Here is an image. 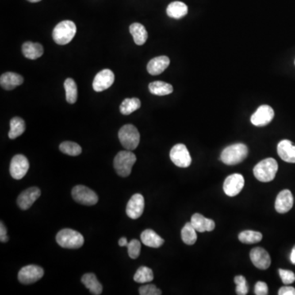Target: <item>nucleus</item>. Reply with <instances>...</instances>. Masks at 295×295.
Segmentation results:
<instances>
[{
    "instance_id": "nucleus-1",
    "label": "nucleus",
    "mask_w": 295,
    "mask_h": 295,
    "mask_svg": "<svg viewBox=\"0 0 295 295\" xmlns=\"http://www.w3.org/2000/svg\"><path fill=\"white\" fill-rule=\"evenodd\" d=\"M248 153L249 150L244 143H234L223 150L220 154V160L229 166L239 164L247 158Z\"/></svg>"
},
{
    "instance_id": "nucleus-2",
    "label": "nucleus",
    "mask_w": 295,
    "mask_h": 295,
    "mask_svg": "<svg viewBox=\"0 0 295 295\" xmlns=\"http://www.w3.org/2000/svg\"><path fill=\"white\" fill-rule=\"evenodd\" d=\"M278 170V163L274 158H269L258 162L254 166V177L261 182L273 181Z\"/></svg>"
},
{
    "instance_id": "nucleus-3",
    "label": "nucleus",
    "mask_w": 295,
    "mask_h": 295,
    "mask_svg": "<svg viewBox=\"0 0 295 295\" xmlns=\"http://www.w3.org/2000/svg\"><path fill=\"white\" fill-rule=\"evenodd\" d=\"M77 33V26L72 21H61L54 27L53 39L55 43L60 45H65L72 40Z\"/></svg>"
},
{
    "instance_id": "nucleus-4",
    "label": "nucleus",
    "mask_w": 295,
    "mask_h": 295,
    "mask_svg": "<svg viewBox=\"0 0 295 295\" xmlns=\"http://www.w3.org/2000/svg\"><path fill=\"white\" fill-rule=\"evenodd\" d=\"M56 241L62 248L77 250L83 245L85 239L83 235L78 231L71 229H63L58 233Z\"/></svg>"
},
{
    "instance_id": "nucleus-5",
    "label": "nucleus",
    "mask_w": 295,
    "mask_h": 295,
    "mask_svg": "<svg viewBox=\"0 0 295 295\" xmlns=\"http://www.w3.org/2000/svg\"><path fill=\"white\" fill-rule=\"evenodd\" d=\"M135 162L136 156L135 154L130 150L121 151L116 154L113 161L115 170L120 177H129Z\"/></svg>"
},
{
    "instance_id": "nucleus-6",
    "label": "nucleus",
    "mask_w": 295,
    "mask_h": 295,
    "mask_svg": "<svg viewBox=\"0 0 295 295\" xmlns=\"http://www.w3.org/2000/svg\"><path fill=\"white\" fill-rule=\"evenodd\" d=\"M118 137L121 145L130 151L135 150L139 145L140 140L139 131L131 124H127L121 127L118 132Z\"/></svg>"
},
{
    "instance_id": "nucleus-7",
    "label": "nucleus",
    "mask_w": 295,
    "mask_h": 295,
    "mask_svg": "<svg viewBox=\"0 0 295 295\" xmlns=\"http://www.w3.org/2000/svg\"><path fill=\"white\" fill-rule=\"evenodd\" d=\"M71 194H72L73 200L82 205H95L99 201L98 195L96 194L95 192L85 185L75 186L72 189Z\"/></svg>"
},
{
    "instance_id": "nucleus-8",
    "label": "nucleus",
    "mask_w": 295,
    "mask_h": 295,
    "mask_svg": "<svg viewBox=\"0 0 295 295\" xmlns=\"http://www.w3.org/2000/svg\"><path fill=\"white\" fill-rule=\"evenodd\" d=\"M170 158L176 166L182 168L190 166L192 162L189 150L183 143H177L173 146L170 150Z\"/></svg>"
},
{
    "instance_id": "nucleus-9",
    "label": "nucleus",
    "mask_w": 295,
    "mask_h": 295,
    "mask_svg": "<svg viewBox=\"0 0 295 295\" xmlns=\"http://www.w3.org/2000/svg\"><path fill=\"white\" fill-rule=\"evenodd\" d=\"M44 270L36 265L24 266L18 273V280L23 285H31L44 277Z\"/></svg>"
},
{
    "instance_id": "nucleus-10",
    "label": "nucleus",
    "mask_w": 295,
    "mask_h": 295,
    "mask_svg": "<svg viewBox=\"0 0 295 295\" xmlns=\"http://www.w3.org/2000/svg\"><path fill=\"white\" fill-rule=\"evenodd\" d=\"M29 167L28 159L22 154H17L11 161L9 171L12 177L15 180H21L25 177L29 170Z\"/></svg>"
},
{
    "instance_id": "nucleus-11",
    "label": "nucleus",
    "mask_w": 295,
    "mask_h": 295,
    "mask_svg": "<svg viewBox=\"0 0 295 295\" xmlns=\"http://www.w3.org/2000/svg\"><path fill=\"white\" fill-rule=\"evenodd\" d=\"M244 186V178L241 174H231L225 180L223 189L227 195L234 197L239 194Z\"/></svg>"
},
{
    "instance_id": "nucleus-12",
    "label": "nucleus",
    "mask_w": 295,
    "mask_h": 295,
    "mask_svg": "<svg viewBox=\"0 0 295 295\" xmlns=\"http://www.w3.org/2000/svg\"><path fill=\"white\" fill-rule=\"evenodd\" d=\"M273 108L269 105H262L251 116V122L256 127H265L268 125L274 118Z\"/></svg>"
},
{
    "instance_id": "nucleus-13",
    "label": "nucleus",
    "mask_w": 295,
    "mask_h": 295,
    "mask_svg": "<svg viewBox=\"0 0 295 295\" xmlns=\"http://www.w3.org/2000/svg\"><path fill=\"white\" fill-rule=\"evenodd\" d=\"M115 75L109 69H104L95 76L93 81V89L96 92H102L114 83Z\"/></svg>"
},
{
    "instance_id": "nucleus-14",
    "label": "nucleus",
    "mask_w": 295,
    "mask_h": 295,
    "mask_svg": "<svg viewBox=\"0 0 295 295\" xmlns=\"http://www.w3.org/2000/svg\"><path fill=\"white\" fill-rule=\"evenodd\" d=\"M40 195L41 191L38 187L27 189L17 198V205L22 210H27L33 205L34 203L40 198Z\"/></svg>"
},
{
    "instance_id": "nucleus-15",
    "label": "nucleus",
    "mask_w": 295,
    "mask_h": 295,
    "mask_svg": "<svg viewBox=\"0 0 295 295\" xmlns=\"http://www.w3.org/2000/svg\"><path fill=\"white\" fill-rule=\"evenodd\" d=\"M144 209V199L140 193H135L128 202L127 206V215L130 218L138 219L142 216Z\"/></svg>"
},
{
    "instance_id": "nucleus-16",
    "label": "nucleus",
    "mask_w": 295,
    "mask_h": 295,
    "mask_svg": "<svg viewBox=\"0 0 295 295\" xmlns=\"http://www.w3.org/2000/svg\"><path fill=\"white\" fill-rule=\"evenodd\" d=\"M250 259L254 266L260 270H266L271 266L270 255L262 248H254L250 252Z\"/></svg>"
},
{
    "instance_id": "nucleus-17",
    "label": "nucleus",
    "mask_w": 295,
    "mask_h": 295,
    "mask_svg": "<svg viewBox=\"0 0 295 295\" xmlns=\"http://www.w3.org/2000/svg\"><path fill=\"white\" fill-rule=\"evenodd\" d=\"M293 205V198L290 190L284 189L277 195L275 208L279 213H286Z\"/></svg>"
},
{
    "instance_id": "nucleus-18",
    "label": "nucleus",
    "mask_w": 295,
    "mask_h": 295,
    "mask_svg": "<svg viewBox=\"0 0 295 295\" xmlns=\"http://www.w3.org/2000/svg\"><path fill=\"white\" fill-rule=\"evenodd\" d=\"M277 153L283 161L295 163V144L290 140H281L277 146Z\"/></svg>"
},
{
    "instance_id": "nucleus-19",
    "label": "nucleus",
    "mask_w": 295,
    "mask_h": 295,
    "mask_svg": "<svg viewBox=\"0 0 295 295\" xmlns=\"http://www.w3.org/2000/svg\"><path fill=\"white\" fill-rule=\"evenodd\" d=\"M170 65L168 57L159 56L153 58L147 65V71L150 75L158 76L166 70Z\"/></svg>"
},
{
    "instance_id": "nucleus-20",
    "label": "nucleus",
    "mask_w": 295,
    "mask_h": 295,
    "mask_svg": "<svg viewBox=\"0 0 295 295\" xmlns=\"http://www.w3.org/2000/svg\"><path fill=\"white\" fill-rule=\"evenodd\" d=\"M190 223L193 227L195 228L198 232H206V231H212L215 229L214 220L212 219L206 218L205 216L200 213H194L192 216Z\"/></svg>"
},
{
    "instance_id": "nucleus-21",
    "label": "nucleus",
    "mask_w": 295,
    "mask_h": 295,
    "mask_svg": "<svg viewBox=\"0 0 295 295\" xmlns=\"http://www.w3.org/2000/svg\"><path fill=\"white\" fill-rule=\"evenodd\" d=\"M23 81H24L23 77L17 73H4L0 77V85L3 89L6 90H13L19 85H21Z\"/></svg>"
},
{
    "instance_id": "nucleus-22",
    "label": "nucleus",
    "mask_w": 295,
    "mask_h": 295,
    "mask_svg": "<svg viewBox=\"0 0 295 295\" xmlns=\"http://www.w3.org/2000/svg\"><path fill=\"white\" fill-rule=\"evenodd\" d=\"M142 243L150 248H159L164 243V239L150 229L143 231L140 235Z\"/></svg>"
},
{
    "instance_id": "nucleus-23",
    "label": "nucleus",
    "mask_w": 295,
    "mask_h": 295,
    "mask_svg": "<svg viewBox=\"0 0 295 295\" xmlns=\"http://www.w3.org/2000/svg\"><path fill=\"white\" fill-rule=\"evenodd\" d=\"M22 54L24 56L31 60H35L44 54V48L43 46L38 43H32V42H26L22 45Z\"/></svg>"
},
{
    "instance_id": "nucleus-24",
    "label": "nucleus",
    "mask_w": 295,
    "mask_h": 295,
    "mask_svg": "<svg viewBox=\"0 0 295 295\" xmlns=\"http://www.w3.org/2000/svg\"><path fill=\"white\" fill-rule=\"evenodd\" d=\"M81 282L94 295H100L102 293L103 286L100 284L95 275L93 273H86L81 278Z\"/></svg>"
},
{
    "instance_id": "nucleus-25",
    "label": "nucleus",
    "mask_w": 295,
    "mask_h": 295,
    "mask_svg": "<svg viewBox=\"0 0 295 295\" xmlns=\"http://www.w3.org/2000/svg\"><path fill=\"white\" fill-rule=\"evenodd\" d=\"M166 13L168 15V17L171 18H182L188 13L187 5L180 1L170 3L166 9Z\"/></svg>"
},
{
    "instance_id": "nucleus-26",
    "label": "nucleus",
    "mask_w": 295,
    "mask_h": 295,
    "mask_svg": "<svg viewBox=\"0 0 295 295\" xmlns=\"http://www.w3.org/2000/svg\"><path fill=\"white\" fill-rule=\"evenodd\" d=\"M130 32L133 36L134 41L137 45H143L148 39V32L145 27L140 23H133L130 27Z\"/></svg>"
},
{
    "instance_id": "nucleus-27",
    "label": "nucleus",
    "mask_w": 295,
    "mask_h": 295,
    "mask_svg": "<svg viewBox=\"0 0 295 295\" xmlns=\"http://www.w3.org/2000/svg\"><path fill=\"white\" fill-rule=\"evenodd\" d=\"M149 90L154 95L164 96L171 94L173 92V85L164 81H154L149 85Z\"/></svg>"
},
{
    "instance_id": "nucleus-28",
    "label": "nucleus",
    "mask_w": 295,
    "mask_h": 295,
    "mask_svg": "<svg viewBox=\"0 0 295 295\" xmlns=\"http://www.w3.org/2000/svg\"><path fill=\"white\" fill-rule=\"evenodd\" d=\"M25 121L21 117L16 116L13 117L10 121V131L9 132V137L11 139H14L19 137L25 132Z\"/></svg>"
},
{
    "instance_id": "nucleus-29",
    "label": "nucleus",
    "mask_w": 295,
    "mask_h": 295,
    "mask_svg": "<svg viewBox=\"0 0 295 295\" xmlns=\"http://www.w3.org/2000/svg\"><path fill=\"white\" fill-rule=\"evenodd\" d=\"M197 231L191 223H188L181 230V239L188 245H193L197 241Z\"/></svg>"
},
{
    "instance_id": "nucleus-30",
    "label": "nucleus",
    "mask_w": 295,
    "mask_h": 295,
    "mask_svg": "<svg viewBox=\"0 0 295 295\" xmlns=\"http://www.w3.org/2000/svg\"><path fill=\"white\" fill-rule=\"evenodd\" d=\"M141 107V102L137 98L126 99L120 106V112L123 115H130Z\"/></svg>"
},
{
    "instance_id": "nucleus-31",
    "label": "nucleus",
    "mask_w": 295,
    "mask_h": 295,
    "mask_svg": "<svg viewBox=\"0 0 295 295\" xmlns=\"http://www.w3.org/2000/svg\"><path fill=\"white\" fill-rule=\"evenodd\" d=\"M64 88L67 103L75 104L77 100V86L75 81L71 78H67L64 82Z\"/></svg>"
},
{
    "instance_id": "nucleus-32",
    "label": "nucleus",
    "mask_w": 295,
    "mask_h": 295,
    "mask_svg": "<svg viewBox=\"0 0 295 295\" xmlns=\"http://www.w3.org/2000/svg\"><path fill=\"white\" fill-rule=\"evenodd\" d=\"M153 280H154V273L152 269L147 266H140L134 276V281L140 284L151 282Z\"/></svg>"
},
{
    "instance_id": "nucleus-33",
    "label": "nucleus",
    "mask_w": 295,
    "mask_h": 295,
    "mask_svg": "<svg viewBox=\"0 0 295 295\" xmlns=\"http://www.w3.org/2000/svg\"><path fill=\"white\" fill-rule=\"evenodd\" d=\"M239 241L243 243H257L262 239V233L254 231H244L239 233Z\"/></svg>"
},
{
    "instance_id": "nucleus-34",
    "label": "nucleus",
    "mask_w": 295,
    "mask_h": 295,
    "mask_svg": "<svg viewBox=\"0 0 295 295\" xmlns=\"http://www.w3.org/2000/svg\"><path fill=\"white\" fill-rule=\"evenodd\" d=\"M61 152L69 156H78L82 152V149L78 143L71 141H65L59 146Z\"/></svg>"
},
{
    "instance_id": "nucleus-35",
    "label": "nucleus",
    "mask_w": 295,
    "mask_h": 295,
    "mask_svg": "<svg viewBox=\"0 0 295 295\" xmlns=\"http://www.w3.org/2000/svg\"><path fill=\"white\" fill-rule=\"evenodd\" d=\"M141 250V243L137 239H132L128 243L127 251L129 257L132 259H136L140 254Z\"/></svg>"
},
{
    "instance_id": "nucleus-36",
    "label": "nucleus",
    "mask_w": 295,
    "mask_h": 295,
    "mask_svg": "<svg viewBox=\"0 0 295 295\" xmlns=\"http://www.w3.org/2000/svg\"><path fill=\"white\" fill-rule=\"evenodd\" d=\"M235 283L236 284V293L239 295H245L249 292L246 279L243 276H237L235 277Z\"/></svg>"
},
{
    "instance_id": "nucleus-37",
    "label": "nucleus",
    "mask_w": 295,
    "mask_h": 295,
    "mask_svg": "<svg viewBox=\"0 0 295 295\" xmlns=\"http://www.w3.org/2000/svg\"><path fill=\"white\" fill-rule=\"evenodd\" d=\"M279 274L281 276L282 282L285 285H291L295 281V274L292 271L284 270V269H280L279 270Z\"/></svg>"
},
{
    "instance_id": "nucleus-38",
    "label": "nucleus",
    "mask_w": 295,
    "mask_h": 295,
    "mask_svg": "<svg viewBox=\"0 0 295 295\" xmlns=\"http://www.w3.org/2000/svg\"><path fill=\"white\" fill-rule=\"evenodd\" d=\"M140 295H161L162 290L157 288L156 285H143L139 289Z\"/></svg>"
},
{
    "instance_id": "nucleus-39",
    "label": "nucleus",
    "mask_w": 295,
    "mask_h": 295,
    "mask_svg": "<svg viewBox=\"0 0 295 295\" xmlns=\"http://www.w3.org/2000/svg\"><path fill=\"white\" fill-rule=\"evenodd\" d=\"M254 293L256 295H267L268 294V286L263 281H258L255 285Z\"/></svg>"
},
{
    "instance_id": "nucleus-40",
    "label": "nucleus",
    "mask_w": 295,
    "mask_h": 295,
    "mask_svg": "<svg viewBox=\"0 0 295 295\" xmlns=\"http://www.w3.org/2000/svg\"><path fill=\"white\" fill-rule=\"evenodd\" d=\"M0 241L2 243H6L9 241V236L7 235V229L4 223H0Z\"/></svg>"
},
{
    "instance_id": "nucleus-41",
    "label": "nucleus",
    "mask_w": 295,
    "mask_h": 295,
    "mask_svg": "<svg viewBox=\"0 0 295 295\" xmlns=\"http://www.w3.org/2000/svg\"><path fill=\"white\" fill-rule=\"evenodd\" d=\"M279 295H295V289L292 286H283L279 289Z\"/></svg>"
},
{
    "instance_id": "nucleus-42",
    "label": "nucleus",
    "mask_w": 295,
    "mask_h": 295,
    "mask_svg": "<svg viewBox=\"0 0 295 295\" xmlns=\"http://www.w3.org/2000/svg\"><path fill=\"white\" fill-rule=\"evenodd\" d=\"M118 243L121 247H127V245H128V242H127V239L125 237H122L119 239Z\"/></svg>"
},
{
    "instance_id": "nucleus-43",
    "label": "nucleus",
    "mask_w": 295,
    "mask_h": 295,
    "mask_svg": "<svg viewBox=\"0 0 295 295\" xmlns=\"http://www.w3.org/2000/svg\"><path fill=\"white\" fill-rule=\"evenodd\" d=\"M290 262L295 265V245L294 247L293 248V250H292V252H291L290 254Z\"/></svg>"
},
{
    "instance_id": "nucleus-44",
    "label": "nucleus",
    "mask_w": 295,
    "mask_h": 295,
    "mask_svg": "<svg viewBox=\"0 0 295 295\" xmlns=\"http://www.w3.org/2000/svg\"><path fill=\"white\" fill-rule=\"evenodd\" d=\"M27 1H29V2L31 3H38L40 2V1H41V0H27Z\"/></svg>"
}]
</instances>
